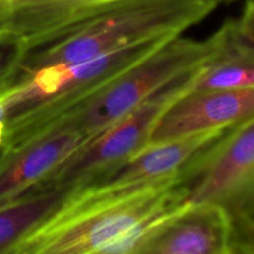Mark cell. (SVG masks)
I'll return each instance as SVG.
<instances>
[{"instance_id":"cell-1","label":"cell","mask_w":254,"mask_h":254,"mask_svg":"<svg viewBox=\"0 0 254 254\" xmlns=\"http://www.w3.org/2000/svg\"><path fill=\"white\" fill-rule=\"evenodd\" d=\"M188 205L181 174L151 183L82 186L68 191L12 254H136L151 231Z\"/></svg>"},{"instance_id":"cell-2","label":"cell","mask_w":254,"mask_h":254,"mask_svg":"<svg viewBox=\"0 0 254 254\" xmlns=\"http://www.w3.org/2000/svg\"><path fill=\"white\" fill-rule=\"evenodd\" d=\"M236 0H109L44 41L22 49L14 77L73 64L154 39L174 37Z\"/></svg>"},{"instance_id":"cell-3","label":"cell","mask_w":254,"mask_h":254,"mask_svg":"<svg viewBox=\"0 0 254 254\" xmlns=\"http://www.w3.org/2000/svg\"><path fill=\"white\" fill-rule=\"evenodd\" d=\"M222 39L221 27L207 40L171 37L64 112L40 134L55 128L73 129L86 144L164 86L210 64L220 54Z\"/></svg>"},{"instance_id":"cell-4","label":"cell","mask_w":254,"mask_h":254,"mask_svg":"<svg viewBox=\"0 0 254 254\" xmlns=\"http://www.w3.org/2000/svg\"><path fill=\"white\" fill-rule=\"evenodd\" d=\"M181 176L189 203H215L227 213L232 254H254V117L228 129Z\"/></svg>"},{"instance_id":"cell-5","label":"cell","mask_w":254,"mask_h":254,"mask_svg":"<svg viewBox=\"0 0 254 254\" xmlns=\"http://www.w3.org/2000/svg\"><path fill=\"white\" fill-rule=\"evenodd\" d=\"M200 69L164 86L135 109L83 144L37 188H54L68 192L86 185L141 150L150 143L151 134L161 114L179 97L190 91Z\"/></svg>"},{"instance_id":"cell-6","label":"cell","mask_w":254,"mask_h":254,"mask_svg":"<svg viewBox=\"0 0 254 254\" xmlns=\"http://www.w3.org/2000/svg\"><path fill=\"white\" fill-rule=\"evenodd\" d=\"M252 117L254 87L189 91L161 114L150 143L198 131L231 129Z\"/></svg>"},{"instance_id":"cell-7","label":"cell","mask_w":254,"mask_h":254,"mask_svg":"<svg viewBox=\"0 0 254 254\" xmlns=\"http://www.w3.org/2000/svg\"><path fill=\"white\" fill-rule=\"evenodd\" d=\"M83 144L77 130L55 128L0 149V203L44 184Z\"/></svg>"},{"instance_id":"cell-8","label":"cell","mask_w":254,"mask_h":254,"mask_svg":"<svg viewBox=\"0 0 254 254\" xmlns=\"http://www.w3.org/2000/svg\"><path fill=\"white\" fill-rule=\"evenodd\" d=\"M136 254H232L227 213L215 203H190L151 231Z\"/></svg>"},{"instance_id":"cell-9","label":"cell","mask_w":254,"mask_h":254,"mask_svg":"<svg viewBox=\"0 0 254 254\" xmlns=\"http://www.w3.org/2000/svg\"><path fill=\"white\" fill-rule=\"evenodd\" d=\"M227 130L228 129H213L176 136L159 143H150L126 161L101 174L86 185H128L178 176Z\"/></svg>"},{"instance_id":"cell-10","label":"cell","mask_w":254,"mask_h":254,"mask_svg":"<svg viewBox=\"0 0 254 254\" xmlns=\"http://www.w3.org/2000/svg\"><path fill=\"white\" fill-rule=\"evenodd\" d=\"M222 46L215 60L196 73L190 91L254 87V44L227 20L221 26Z\"/></svg>"},{"instance_id":"cell-11","label":"cell","mask_w":254,"mask_h":254,"mask_svg":"<svg viewBox=\"0 0 254 254\" xmlns=\"http://www.w3.org/2000/svg\"><path fill=\"white\" fill-rule=\"evenodd\" d=\"M66 193L60 189L36 188L0 203V254H12L16 246L56 210Z\"/></svg>"},{"instance_id":"cell-12","label":"cell","mask_w":254,"mask_h":254,"mask_svg":"<svg viewBox=\"0 0 254 254\" xmlns=\"http://www.w3.org/2000/svg\"><path fill=\"white\" fill-rule=\"evenodd\" d=\"M22 46L14 39H0V89L14 78L22 56Z\"/></svg>"},{"instance_id":"cell-13","label":"cell","mask_w":254,"mask_h":254,"mask_svg":"<svg viewBox=\"0 0 254 254\" xmlns=\"http://www.w3.org/2000/svg\"><path fill=\"white\" fill-rule=\"evenodd\" d=\"M235 22L238 31L254 44V0H247L241 17Z\"/></svg>"},{"instance_id":"cell-14","label":"cell","mask_w":254,"mask_h":254,"mask_svg":"<svg viewBox=\"0 0 254 254\" xmlns=\"http://www.w3.org/2000/svg\"><path fill=\"white\" fill-rule=\"evenodd\" d=\"M7 123H9V112L5 103L2 89H0V148L4 145L5 136H6Z\"/></svg>"}]
</instances>
